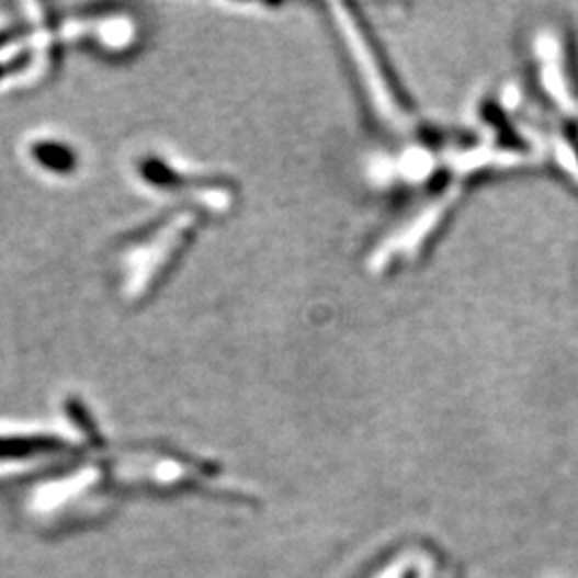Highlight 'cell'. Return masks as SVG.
Here are the masks:
<instances>
[{"label":"cell","mask_w":578,"mask_h":578,"mask_svg":"<svg viewBox=\"0 0 578 578\" xmlns=\"http://www.w3.org/2000/svg\"><path fill=\"white\" fill-rule=\"evenodd\" d=\"M49 445H56L54 442L45 440H2L0 442V456H24L35 450H45Z\"/></svg>","instance_id":"6da1fadb"}]
</instances>
